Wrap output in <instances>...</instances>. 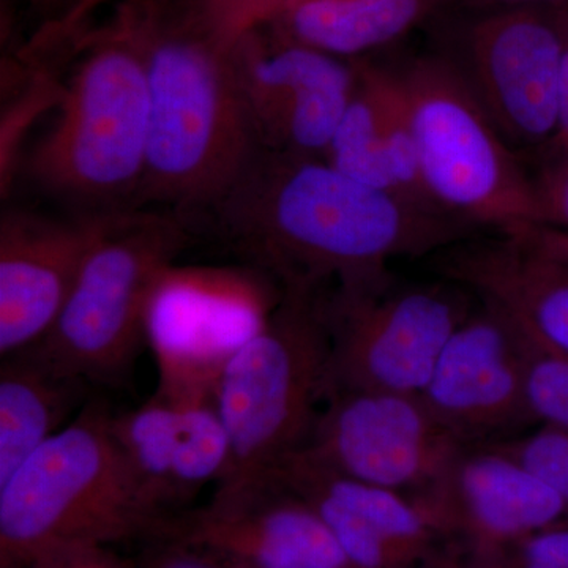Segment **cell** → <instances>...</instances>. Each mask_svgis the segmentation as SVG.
<instances>
[{
	"mask_svg": "<svg viewBox=\"0 0 568 568\" xmlns=\"http://www.w3.org/2000/svg\"><path fill=\"white\" fill-rule=\"evenodd\" d=\"M190 242L181 215L108 213L61 315L24 353L85 386L121 384L145 345L144 313L153 283Z\"/></svg>",
	"mask_w": 568,
	"mask_h": 568,
	"instance_id": "8992f818",
	"label": "cell"
},
{
	"mask_svg": "<svg viewBox=\"0 0 568 568\" xmlns=\"http://www.w3.org/2000/svg\"><path fill=\"white\" fill-rule=\"evenodd\" d=\"M437 272L568 355V263L521 235L465 239L436 253Z\"/></svg>",
	"mask_w": 568,
	"mask_h": 568,
	"instance_id": "e0dca14e",
	"label": "cell"
},
{
	"mask_svg": "<svg viewBox=\"0 0 568 568\" xmlns=\"http://www.w3.org/2000/svg\"><path fill=\"white\" fill-rule=\"evenodd\" d=\"M155 532L248 568H355L315 508L274 478L230 499L175 511Z\"/></svg>",
	"mask_w": 568,
	"mask_h": 568,
	"instance_id": "9a60e30c",
	"label": "cell"
},
{
	"mask_svg": "<svg viewBox=\"0 0 568 568\" xmlns=\"http://www.w3.org/2000/svg\"><path fill=\"white\" fill-rule=\"evenodd\" d=\"M452 0H295L274 22L280 36L346 61L384 50L433 22Z\"/></svg>",
	"mask_w": 568,
	"mask_h": 568,
	"instance_id": "ac0fdd59",
	"label": "cell"
},
{
	"mask_svg": "<svg viewBox=\"0 0 568 568\" xmlns=\"http://www.w3.org/2000/svg\"><path fill=\"white\" fill-rule=\"evenodd\" d=\"M476 297L457 283L388 274L325 294L331 328L325 396L336 390L420 395ZM324 396V398H325Z\"/></svg>",
	"mask_w": 568,
	"mask_h": 568,
	"instance_id": "9c48e42d",
	"label": "cell"
},
{
	"mask_svg": "<svg viewBox=\"0 0 568 568\" xmlns=\"http://www.w3.org/2000/svg\"><path fill=\"white\" fill-rule=\"evenodd\" d=\"M212 209L231 245L282 290L372 282L395 260L443 252L470 231L325 159L264 145Z\"/></svg>",
	"mask_w": 568,
	"mask_h": 568,
	"instance_id": "6da1fadb",
	"label": "cell"
},
{
	"mask_svg": "<svg viewBox=\"0 0 568 568\" xmlns=\"http://www.w3.org/2000/svg\"><path fill=\"white\" fill-rule=\"evenodd\" d=\"M493 447L540 478L568 507V429L540 425L536 432Z\"/></svg>",
	"mask_w": 568,
	"mask_h": 568,
	"instance_id": "d4e9b609",
	"label": "cell"
},
{
	"mask_svg": "<svg viewBox=\"0 0 568 568\" xmlns=\"http://www.w3.org/2000/svg\"><path fill=\"white\" fill-rule=\"evenodd\" d=\"M55 110L54 125L28 160L33 181L81 203L138 196L148 162L149 92L129 18L82 55Z\"/></svg>",
	"mask_w": 568,
	"mask_h": 568,
	"instance_id": "52a82bcc",
	"label": "cell"
},
{
	"mask_svg": "<svg viewBox=\"0 0 568 568\" xmlns=\"http://www.w3.org/2000/svg\"><path fill=\"white\" fill-rule=\"evenodd\" d=\"M540 226L568 234V162L541 163L532 174Z\"/></svg>",
	"mask_w": 568,
	"mask_h": 568,
	"instance_id": "4316f807",
	"label": "cell"
},
{
	"mask_svg": "<svg viewBox=\"0 0 568 568\" xmlns=\"http://www.w3.org/2000/svg\"><path fill=\"white\" fill-rule=\"evenodd\" d=\"M28 568H136L111 548L93 541H71L41 551Z\"/></svg>",
	"mask_w": 568,
	"mask_h": 568,
	"instance_id": "83f0119b",
	"label": "cell"
},
{
	"mask_svg": "<svg viewBox=\"0 0 568 568\" xmlns=\"http://www.w3.org/2000/svg\"><path fill=\"white\" fill-rule=\"evenodd\" d=\"M418 396L466 447L503 443L534 424L526 405L518 325L477 301L448 338Z\"/></svg>",
	"mask_w": 568,
	"mask_h": 568,
	"instance_id": "5bb4252c",
	"label": "cell"
},
{
	"mask_svg": "<svg viewBox=\"0 0 568 568\" xmlns=\"http://www.w3.org/2000/svg\"><path fill=\"white\" fill-rule=\"evenodd\" d=\"M148 74L149 142L141 200L213 207L260 148L231 47L205 22L149 6L126 14Z\"/></svg>",
	"mask_w": 568,
	"mask_h": 568,
	"instance_id": "7a4b0ae2",
	"label": "cell"
},
{
	"mask_svg": "<svg viewBox=\"0 0 568 568\" xmlns=\"http://www.w3.org/2000/svg\"><path fill=\"white\" fill-rule=\"evenodd\" d=\"M235 73L261 145L325 159L353 92L357 61L260 31L231 44Z\"/></svg>",
	"mask_w": 568,
	"mask_h": 568,
	"instance_id": "7c38bea8",
	"label": "cell"
},
{
	"mask_svg": "<svg viewBox=\"0 0 568 568\" xmlns=\"http://www.w3.org/2000/svg\"><path fill=\"white\" fill-rule=\"evenodd\" d=\"M0 368V484L61 432L85 405L89 386L52 372L31 354L7 355Z\"/></svg>",
	"mask_w": 568,
	"mask_h": 568,
	"instance_id": "d6986e66",
	"label": "cell"
},
{
	"mask_svg": "<svg viewBox=\"0 0 568 568\" xmlns=\"http://www.w3.org/2000/svg\"><path fill=\"white\" fill-rule=\"evenodd\" d=\"M62 89L63 81L52 74H36L3 110L0 121V190L3 197L13 189L21 148L29 130L44 112L59 106Z\"/></svg>",
	"mask_w": 568,
	"mask_h": 568,
	"instance_id": "cb8c5ba5",
	"label": "cell"
},
{
	"mask_svg": "<svg viewBox=\"0 0 568 568\" xmlns=\"http://www.w3.org/2000/svg\"><path fill=\"white\" fill-rule=\"evenodd\" d=\"M414 497L446 544L465 549L469 568H503L519 541L568 523L566 503L493 446L467 447L435 487Z\"/></svg>",
	"mask_w": 568,
	"mask_h": 568,
	"instance_id": "4fadbf2b",
	"label": "cell"
},
{
	"mask_svg": "<svg viewBox=\"0 0 568 568\" xmlns=\"http://www.w3.org/2000/svg\"><path fill=\"white\" fill-rule=\"evenodd\" d=\"M466 448L418 395L336 390L301 450L343 476L414 497L435 487Z\"/></svg>",
	"mask_w": 568,
	"mask_h": 568,
	"instance_id": "8fae6325",
	"label": "cell"
},
{
	"mask_svg": "<svg viewBox=\"0 0 568 568\" xmlns=\"http://www.w3.org/2000/svg\"><path fill=\"white\" fill-rule=\"evenodd\" d=\"M108 213L52 219L6 212L0 222V353L29 349L61 315Z\"/></svg>",
	"mask_w": 568,
	"mask_h": 568,
	"instance_id": "2e32d148",
	"label": "cell"
},
{
	"mask_svg": "<svg viewBox=\"0 0 568 568\" xmlns=\"http://www.w3.org/2000/svg\"><path fill=\"white\" fill-rule=\"evenodd\" d=\"M564 3L446 10L433 21L439 32L437 52L517 153H544L558 132Z\"/></svg>",
	"mask_w": 568,
	"mask_h": 568,
	"instance_id": "ba28073f",
	"label": "cell"
},
{
	"mask_svg": "<svg viewBox=\"0 0 568 568\" xmlns=\"http://www.w3.org/2000/svg\"><path fill=\"white\" fill-rule=\"evenodd\" d=\"M567 0H452L446 10L481 11L497 9H518V7L559 6ZM444 10V11H446Z\"/></svg>",
	"mask_w": 568,
	"mask_h": 568,
	"instance_id": "f546056e",
	"label": "cell"
},
{
	"mask_svg": "<svg viewBox=\"0 0 568 568\" xmlns=\"http://www.w3.org/2000/svg\"><path fill=\"white\" fill-rule=\"evenodd\" d=\"M112 435L142 495L159 517L179 511L174 489L178 407L159 390L140 407L112 416Z\"/></svg>",
	"mask_w": 568,
	"mask_h": 568,
	"instance_id": "ffe728a7",
	"label": "cell"
},
{
	"mask_svg": "<svg viewBox=\"0 0 568 568\" xmlns=\"http://www.w3.org/2000/svg\"><path fill=\"white\" fill-rule=\"evenodd\" d=\"M566 17V47H564L562 71H560L559 121L555 140L541 153L544 162H568V0L564 3Z\"/></svg>",
	"mask_w": 568,
	"mask_h": 568,
	"instance_id": "f1b7e54d",
	"label": "cell"
},
{
	"mask_svg": "<svg viewBox=\"0 0 568 568\" xmlns=\"http://www.w3.org/2000/svg\"><path fill=\"white\" fill-rule=\"evenodd\" d=\"M325 160L355 181L395 193L384 164L376 63L357 61L353 92Z\"/></svg>",
	"mask_w": 568,
	"mask_h": 568,
	"instance_id": "44dd1931",
	"label": "cell"
},
{
	"mask_svg": "<svg viewBox=\"0 0 568 568\" xmlns=\"http://www.w3.org/2000/svg\"><path fill=\"white\" fill-rule=\"evenodd\" d=\"M518 328L529 416L534 424L568 429V355L549 349Z\"/></svg>",
	"mask_w": 568,
	"mask_h": 568,
	"instance_id": "603a6c76",
	"label": "cell"
},
{
	"mask_svg": "<svg viewBox=\"0 0 568 568\" xmlns=\"http://www.w3.org/2000/svg\"><path fill=\"white\" fill-rule=\"evenodd\" d=\"M328 358L324 291L282 290L263 331L216 381L231 455L212 499L260 487L284 458L305 446L324 403Z\"/></svg>",
	"mask_w": 568,
	"mask_h": 568,
	"instance_id": "277c9868",
	"label": "cell"
},
{
	"mask_svg": "<svg viewBox=\"0 0 568 568\" xmlns=\"http://www.w3.org/2000/svg\"><path fill=\"white\" fill-rule=\"evenodd\" d=\"M395 69L433 207L469 230L493 234L540 226L532 174L452 63L435 51Z\"/></svg>",
	"mask_w": 568,
	"mask_h": 568,
	"instance_id": "5b68a950",
	"label": "cell"
},
{
	"mask_svg": "<svg viewBox=\"0 0 568 568\" xmlns=\"http://www.w3.org/2000/svg\"><path fill=\"white\" fill-rule=\"evenodd\" d=\"M256 267L171 264L144 313V339L168 396L215 395L224 366L271 320L282 291Z\"/></svg>",
	"mask_w": 568,
	"mask_h": 568,
	"instance_id": "30bf717a",
	"label": "cell"
},
{
	"mask_svg": "<svg viewBox=\"0 0 568 568\" xmlns=\"http://www.w3.org/2000/svg\"><path fill=\"white\" fill-rule=\"evenodd\" d=\"M168 398L173 399L178 407L174 489L181 511L185 510L183 504L192 499L209 481L219 484L230 463L231 444L215 395Z\"/></svg>",
	"mask_w": 568,
	"mask_h": 568,
	"instance_id": "7402d4cb",
	"label": "cell"
},
{
	"mask_svg": "<svg viewBox=\"0 0 568 568\" xmlns=\"http://www.w3.org/2000/svg\"><path fill=\"white\" fill-rule=\"evenodd\" d=\"M111 422L106 403L89 399L0 484V568H28L58 545L144 540L159 528Z\"/></svg>",
	"mask_w": 568,
	"mask_h": 568,
	"instance_id": "3957f363",
	"label": "cell"
},
{
	"mask_svg": "<svg viewBox=\"0 0 568 568\" xmlns=\"http://www.w3.org/2000/svg\"><path fill=\"white\" fill-rule=\"evenodd\" d=\"M517 235H521L537 248L544 250L545 253L568 263V234L551 230V227H534V230Z\"/></svg>",
	"mask_w": 568,
	"mask_h": 568,
	"instance_id": "4dcf8cb0",
	"label": "cell"
},
{
	"mask_svg": "<svg viewBox=\"0 0 568 568\" xmlns=\"http://www.w3.org/2000/svg\"><path fill=\"white\" fill-rule=\"evenodd\" d=\"M141 541L144 547L134 560L136 568H248L222 552L163 532Z\"/></svg>",
	"mask_w": 568,
	"mask_h": 568,
	"instance_id": "484cf974",
	"label": "cell"
}]
</instances>
